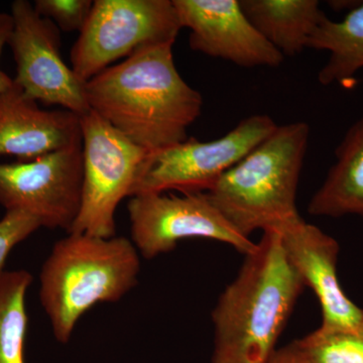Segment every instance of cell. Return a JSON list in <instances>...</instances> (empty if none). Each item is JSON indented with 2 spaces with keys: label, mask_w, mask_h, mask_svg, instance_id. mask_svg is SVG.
I'll use <instances>...</instances> for the list:
<instances>
[{
  "label": "cell",
  "mask_w": 363,
  "mask_h": 363,
  "mask_svg": "<svg viewBox=\"0 0 363 363\" xmlns=\"http://www.w3.org/2000/svg\"><path fill=\"white\" fill-rule=\"evenodd\" d=\"M173 45L140 50L85 83L91 111L149 152L188 140L202 112L201 93L179 73Z\"/></svg>",
  "instance_id": "1"
},
{
  "label": "cell",
  "mask_w": 363,
  "mask_h": 363,
  "mask_svg": "<svg viewBox=\"0 0 363 363\" xmlns=\"http://www.w3.org/2000/svg\"><path fill=\"white\" fill-rule=\"evenodd\" d=\"M305 286L281 234L264 231L212 312V363L269 362Z\"/></svg>",
  "instance_id": "2"
},
{
  "label": "cell",
  "mask_w": 363,
  "mask_h": 363,
  "mask_svg": "<svg viewBox=\"0 0 363 363\" xmlns=\"http://www.w3.org/2000/svg\"><path fill=\"white\" fill-rule=\"evenodd\" d=\"M140 253L124 236L67 233L57 241L40 272V301L52 335L71 340L76 325L101 303H117L135 288Z\"/></svg>",
  "instance_id": "3"
},
{
  "label": "cell",
  "mask_w": 363,
  "mask_h": 363,
  "mask_svg": "<svg viewBox=\"0 0 363 363\" xmlns=\"http://www.w3.org/2000/svg\"><path fill=\"white\" fill-rule=\"evenodd\" d=\"M309 136L306 123L277 126L207 192L238 233L250 238L301 218L296 195Z\"/></svg>",
  "instance_id": "4"
},
{
  "label": "cell",
  "mask_w": 363,
  "mask_h": 363,
  "mask_svg": "<svg viewBox=\"0 0 363 363\" xmlns=\"http://www.w3.org/2000/svg\"><path fill=\"white\" fill-rule=\"evenodd\" d=\"M182 28L173 0H95L72 47L71 68L88 82L140 50L175 44Z\"/></svg>",
  "instance_id": "5"
},
{
  "label": "cell",
  "mask_w": 363,
  "mask_h": 363,
  "mask_svg": "<svg viewBox=\"0 0 363 363\" xmlns=\"http://www.w3.org/2000/svg\"><path fill=\"white\" fill-rule=\"evenodd\" d=\"M271 116L255 114L241 121L222 138L209 142L188 138L149 152L133 185L130 197L169 190L209 192L228 169L250 154L276 130Z\"/></svg>",
  "instance_id": "6"
},
{
  "label": "cell",
  "mask_w": 363,
  "mask_h": 363,
  "mask_svg": "<svg viewBox=\"0 0 363 363\" xmlns=\"http://www.w3.org/2000/svg\"><path fill=\"white\" fill-rule=\"evenodd\" d=\"M83 150L82 200L71 233L116 235V213L130 197L149 152L136 145L96 112L80 116Z\"/></svg>",
  "instance_id": "7"
},
{
  "label": "cell",
  "mask_w": 363,
  "mask_h": 363,
  "mask_svg": "<svg viewBox=\"0 0 363 363\" xmlns=\"http://www.w3.org/2000/svg\"><path fill=\"white\" fill-rule=\"evenodd\" d=\"M82 185V142L28 161L0 162V205L30 215L45 228L71 233Z\"/></svg>",
  "instance_id": "8"
},
{
  "label": "cell",
  "mask_w": 363,
  "mask_h": 363,
  "mask_svg": "<svg viewBox=\"0 0 363 363\" xmlns=\"http://www.w3.org/2000/svg\"><path fill=\"white\" fill-rule=\"evenodd\" d=\"M128 212L130 240L147 259L172 252L187 240L220 241L243 255L257 245L231 225L208 193L135 195L128 201Z\"/></svg>",
  "instance_id": "9"
},
{
  "label": "cell",
  "mask_w": 363,
  "mask_h": 363,
  "mask_svg": "<svg viewBox=\"0 0 363 363\" xmlns=\"http://www.w3.org/2000/svg\"><path fill=\"white\" fill-rule=\"evenodd\" d=\"M9 13L16 84L39 104L58 105L79 116L90 111L85 83L62 58L58 26L40 16L28 0L13 1Z\"/></svg>",
  "instance_id": "10"
},
{
  "label": "cell",
  "mask_w": 363,
  "mask_h": 363,
  "mask_svg": "<svg viewBox=\"0 0 363 363\" xmlns=\"http://www.w3.org/2000/svg\"><path fill=\"white\" fill-rule=\"evenodd\" d=\"M193 51L235 65L278 67L285 57L252 26L240 0H173Z\"/></svg>",
  "instance_id": "11"
},
{
  "label": "cell",
  "mask_w": 363,
  "mask_h": 363,
  "mask_svg": "<svg viewBox=\"0 0 363 363\" xmlns=\"http://www.w3.org/2000/svg\"><path fill=\"white\" fill-rule=\"evenodd\" d=\"M281 241L305 286L312 289L322 311L321 328L354 329L363 325V310L339 284V245L321 229L302 218L279 230Z\"/></svg>",
  "instance_id": "12"
},
{
  "label": "cell",
  "mask_w": 363,
  "mask_h": 363,
  "mask_svg": "<svg viewBox=\"0 0 363 363\" xmlns=\"http://www.w3.org/2000/svg\"><path fill=\"white\" fill-rule=\"evenodd\" d=\"M81 142L77 114L40 108L16 82L0 94V157L28 161Z\"/></svg>",
  "instance_id": "13"
},
{
  "label": "cell",
  "mask_w": 363,
  "mask_h": 363,
  "mask_svg": "<svg viewBox=\"0 0 363 363\" xmlns=\"http://www.w3.org/2000/svg\"><path fill=\"white\" fill-rule=\"evenodd\" d=\"M336 162L313 196V216L363 218V117L350 126L335 150Z\"/></svg>",
  "instance_id": "14"
},
{
  "label": "cell",
  "mask_w": 363,
  "mask_h": 363,
  "mask_svg": "<svg viewBox=\"0 0 363 363\" xmlns=\"http://www.w3.org/2000/svg\"><path fill=\"white\" fill-rule=\"evenodd\" d=\"M240 4L257 32L284 57L307 49L325 16L317 0H240Z\"/></svg>",
  "instance_id": "15"
},
{
  "label": "cell",
  "mask_w": 363,
  "mask_h": 363,
  "mask_svg": "<svg viewBox=\"0 0 363 363\" xmlns=\"http://www.w3.org/2000/svg\"><path fill=\"white\" fill-rule=\"evenodd\" d=\"M307 48L329 52L328 61L318 74L320 84H351L363 68V1L342 21H331L325 16Z\"/></svg>",
  "instance_id": "16"
},
{
  "label": "cell",
  "mask_w": 363,
  "mask_h": 363,
  "mask_svg": "<svg viewBox=\"0 0 363 363\" xmlns=\"http://www.w3.org/2000/svg\"><path fill=\"white\" fill-rule=\"evenodd\" d=\"M32 283L26 269L6 271L0 277V363H26V294Z\"/></svg>",
  "instance_id": "17"
},
{
  "label": "cell",
  "mask_w": 363,
  "mask_h": 363,
  "mask_svg": "<svg viewBox=\"0 0 363 363\" xmlns=\"http://www.w3.org/2000/svg\"><path fill=\"white\" fill-rule=\"evenodd\" d=\"M309 363H363V325L354 329H324L295 341Z\"/></svg>",
  "instance_id": "18"
},
{
  "label": "cell",
  "mask_w": 363,
  "mask_h": 363,
  "mask_svg": "<svg viewBox=\"0 0 363 363\" xmlns=\"http://www.w3.org/2000/svg\"><path fill=\"white\" fill-rule=\"evenodd\" d=\"M33 9L43 18L55 23L60 30L71 33L84 28L91 9L92 0H35Z\"/></svg>",
  "instance_id": "19"
},
{
  "label": "cell",
  "mask_w": 363,
  "mask_h": 363,
  "mask_svg": "<svg viewBox=\"0 0 363 363\" xmlns=\"http://www.w3.org/2000/svg\"><path fill=\"white\" fill-rule=\"evenodd\" d=\"M40 228L39 222L30 215L6 211L0 219V277L6 272L4 266L11 250Z\"/></svg>",
  "instance_id": "20"
},
{
  "label": "cell",
  "mask_w": 363,
  "mask_h": 363,
  "mask_svg": "<svg viewBox=\"0 0 363 363\" xmlns=\"http://www.w3.org/2000/svg\"><path fill=\"white\" fill-rule=\"evenodd\" d=\"M11 30H13V18L11 13L0 11V58L4 47L9 45ZM13 83V78L9 77L0 69V94L11 88Z\"/></svg>",
  "instance_id": "21"
},
{
  "label": "cell",
  "mask_w": 363,
  "mask_h": 363,
  "mask_svg": "<svg viewBox=\"0 0 363 363\" xmlns=\"http://www.w3.org/2000/svg\"><path fill=\"white\" fill-rule=\"evenodd\" d=\"M267 363H309L296 342L277 350Z\"/></svg>",
  "instance_id": "22"
}]
</instances>
